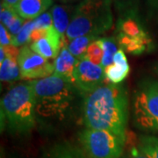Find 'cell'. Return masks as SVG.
<instances>
[{
	"label": "cell",
	"mask_w": 158,
	"mask_h": 158,
	"mask_svg": "<svg viewBox=\"0 0 158 158\" xmlns=\"http://www.w3.org/2000/svg\"><path fill=\"white\" fill-rule=\"evenodd\" d=\"M83 121L85 128L107 130L126 136L128 120V98L124 86L103 83L83 94Z\"/></svg>",
	"instance_id": "1"
},
{
	"label": "cell",
	"mask_w": 158,
	"mask_h": 158,
	"mask_svg": "<svg viewBox=\"0 0 158 158\" xmlns=\"http://www.w3.org/2000/svg\"><path fill=\"white\" fill-rule=\"evenodd\" d=\"M29 83L34 89L38 121L43 124L60 123L72 114L81 92L73 83L55 75Z\"/></svg>",
	"instance_id": "2"
},
{
	"label": "cell",
	"mask_w": 158,
	"mask_h": 158,
	"mask_svg": "<svg viewBox=\"0 0 158 158\" xmlns=\"http://www.w3.org/2000/svg\"><path fill=\"white\" fill-rule=\"evenodd\" d=\"M35 98L30 83L18 85L1 99V127L12 135H26L36 124Z\"/></svg>",
	"instance_id": "3"
},
{
	"label": "cell",
	"mask_w": 158,
	"mask_h": 158,
	"mask_svg": "<svg viewBox=\"0 0 158 158\" xmlns=\"http://www.w3.org/2000/svg\"><path fill=\"white\" fill-rule=\"evenodd\" d=\"M111 4V0H81L74 9L64 46L80 36L98 37L111 28L113 25Z\"/></svg>",
	"instance_id": "4"
},
{
	"label": "cell",
	"mask_w": 158,
	"mask_h": 158,
	"mask_svg": "<svg viewBox=\"0 0 158 158\" xmlns=\"http://www.w3.org/2000/svg\"><path fill=\"white\" fill-rule=\"evenodd\" d=\"M133 119L139 129L158 133V81L147 79L139 85L133 98Z\"/></svg>",
	"instance_id": "5"
},
{
	"label": "cell",
	"mask_w": 158,
	"mask_h": 158,
	"mask_svg": "<svg viewBox=\"0 0 158 158\" xmlns=\"http://www.w3.org/2000/svg\"><path fill=\"white\" fill-rule=\"evenodd\" d=\"M79 141L87 158H121L126 136L107 130L85 128L79 135Z\"/></svg>",
	"instance_id": "6"
},
{
	"label": "cell",
	"mask_w": 158,
	"mask_h": 158,
	"mask_svg": "<svg viewBox=\"0 0 158 158\" xmlns=\"http://www.w3.org/2000/svg\"><path fill=\"white\" fill-rule=\"evenodd\" d=\"M18 64L20 78L38 80L50 77L54 73V65L48 59L34 52L28 45L19 49Z\"/></svg>",
	"instance_id": "7"
},
{
	"label": "cell",
	"mask_w": 158,
	"mask_h": 158,
	"mask_svg": "<svg viewBox=\"0 0 158 158\" xmlns=\"http://www.w3.org/2000/svg\"><path fill=\"white\" fill-rule=\"evenodd\" d=\"M106 79L105 69L87 59H80L74 71V85L83 94L98 88Z\"/></svg>",
	"instance_id": "8"
},
{
	"label": "cell",
	"mask_w": 158,
	"mask_h": 158,
	"mask_svg": "<svg viewBox=\"0 0 158 158\" xmlns=\"http://www.w3.org/2000/svg\"><path fill=\"white\" fill-rule=\"evenodd\" d=\"M31 48L46 59H56L62 47V39L54 26L47 30V34L31 43Z\"/></svg>",
	"instance_id": "9"
},
{
	"label": "cell",
	"mask_w": 158,
	"mask_h": 158,
	"mask_svg": "<svg viewBox=\"0 0 158 158\" xmlns=\"http://www.w3.org/2000/svg\"><path fill=\"white\" fill-rule=\"evenodd\" d=\"M78 59L69 52L66 46H62V49L55 59L53 75L74 84V71L77 64Z\"/></svg>",
	"instance_id": "10"
},
{
	"label": "cell",
	"mask_w": 158,
	"mask_h": 158,
	"mask_svg": "<svg viewBox=\"0 0 158 158\" xmlns=\"http://www.w3.org/2000/svg\"><path fill=\"white\" fill-rule=\"evenodd\" d=\"M130 72V66L125 52L118 49L113 58V63L105 69L106 79L114 85L123 82Z\"/></svg>",
	"instance_id": "11"
},
{
	"label": "cell",
	"mask_w": 158,
	"mask_h": 158,
	"mask_svg": "<svg viewBox=\"0 0 158 158\" xmlns=\"http://www.w3.org/2000/svg\"><path fill=\"white\" fill-rule=\"evenodd\" d=\"M118 34H123L132 38L150 39L147 32L142 27L137 19V13L128 14L119 17L117 24Z\"/></svg>",
	"instance_id": "12"
},
{
	"label": "cell",
	"mask_w": 158,
	"mask_h": 158,
	"mask_svg": "<svg viewBox=\"0 0 158 158\" xmlns=\"http://www.w3.org/2000/svg\"><path fill=\"white\" fill-rule=\"evenodd\" d=\"M52 4L53 0H19L15 9L22 19L32 20L46 12Z\"/></svg>",
	"instance_id": "13"
},
{
	"label": "cell",
	"mask_w": 158,
	"mask_h": 158,
	"mask_svg": "<svg viewBox=\"0 0 158 158\" xmlns=\"http://www.w3.org/2000/svg\"><path fill=\"white\" fill-rule=\"evenodd\" d=\"M51 15L53 19V26L61 35L62 39V46H64L65 35L71 21L69 8L67 6L56 5L51 9Z\"/></svg>",
	"instance_id": "14"
},
{
	"label": "cell",
	"mask_w": 158,
	"mask_h": 158,
	"mask_svg": "<svg viewBox=\"0 0 158 158\" xmlns=\"http://www.w3.org/2000/svg\"><path fill=\"white\" fill-rule=\"evenodd\" d=\"M117 42L120 49L133 55H141L151 46V39L132 38L120 34H118Z\"/></svg>",
	"instance_id": "15"
},
{
	"label": "cell",
	"mask_w": 158,
	"mask_h": 158,
	"mask_svg": "<svg viewBox=\"0 0 158 158\" xmlns=\"http://www.w3.org/2000/svg\"><path fill=\"white\" fill-rule=\"evenodd\" d=\"M0 78L1 82H13L20 78L18 59L6 56L3 62H0Z\"/></svg>",
	"instance_id": "16"
},
{
	"label": "cell",
	"mask_w": 158,
	"mask_h": 158,
	"mask_svg": "<svg viewBox=\"0 0 158 158\" xmlns=\"http://www.w3.org/2000/svg\"><path fill=\"white\" fill-rule=\"evenodd\" d=\"M98 37L94 35H84L77 37L75 39L71 40L66 44L69 52L78 60L83 59L85 57L86 50L90 43H92L94 40H96Z\"/></svg>",
	"instance_id": "17"
},
{
	"label": "cell",
	"mask_w": 158,
	"mask_h": 158,
	"mask_svg": "<svg viewBox=\"0 0 158 158\" xmlns=\"http://www.w3.org/2000/svg\"><path fill=\"white\" fill-rule=\"evenodd\" d=\"M48 158H86L84 151L69 143L59 144L53 148Z\"/></svg>",
	"instance_id": "18"
},
{
	"label": "cell",
	"mask_w": 158,
	"mask_h": 158,
	"mask_svg": "<svg viewBox=\"0 0 158 158\" xmlns=\"http://www.w3.org/2000/svg\"><path fill=\"white\" fill-rule=\"evenodd\" d=\"M103 48V60H102V67L106 69L113 63V58L117 51L119 49L118 48V42L116 39L109 37V38H101L99 39Z\"/></svg>",
	"instance_id": "19"
},
{
	"label": "cell",
	"mask_w": 158,
	"mask_h": 158,
	"mask_svg": "<svg viewBox=\"0 0 158 158\" xmlns=\"http://www.w3.org/2000/svg\"><path fill=\"white\" fill-rule=\"evenodd\" d=\"M138 148L147 157L158 158V136H140Z\"/></svg>",
	"instance_id": "20"
},
{
	"label": "cell",
	"mask_w": 158,
	"mask_h": 158,
	"mask_svg": "<svg viewBox=\"0 0 158 158\" xmlns=\"http://www.w3.org/2000/svg\"><path fill=\"white\" fill-rule=\"evenodd\" d=\"M83 59H87L90 62L95 63L97 65H101L103 60V48L99 39L94 40L88 47L85 57Z\"/></svg>",
	"instance_id": "21"
},
{
	"label": "cell",
	"mask_w": 158,
	"mask_h": 158,
	"mask_svg": "<svg viewBox=\"0 0 158 158\" xmlns=\"http://www.w3.org/2000/svg\"><path fill=\"white\" fill-rule=\"evenodd\" d=\"M34 30V20H29L24 24L23 27L19 31V33L12 37V45L15 47L19 46H25L27 43L30 42L31 34Z\"/></svg>",
	"instance_id": "22"
},
{
	"label": "cell",
	"mask_w": 158,
	"mask_h": 158,
	"mask_svg": "<svg viewBox=\"0 0 158 158\" xmlns=\"http://www.w3.org/2000/svg\"><path fill=\"white\" fill-rule=\"evenodd\" d=\"M118 12L119 17L137 13V6L139 0H111Z\"/></svg>",
	"instance_id": "23"
},
{
	"label": "cell",
	"mask_w": 158,
	"mask_h": 158,
	"mask_svg": "<svg viewBox=\"0 0 158 158\" xmlns=\"http://www.w3.org/2000/svg\"><path fill=\"white\" fill-rule=\"evenodd\" d=\"M19 16L15 8L6 6L1 4V9H0V19H1V24L4 25L6 28L10 27L11 23L14 21V19Z\"/></svg>",
	"instance_id": "24"
},
{
	"label": "cell",
	"mask_w": 158,
	"mask_h": 158,
	"mask_svg": "<svg viewBox=\"0 0 158 158\" xmlns=\"http://www.w3.org/2000/svg\"><path fill=\"white\" fill-rule=\"evenodd\" d=\"M34 29H48L53 27V19L51 12L46 11L34 19Z\"/></svg>",
	"instance_id": "25"
},
{
	"label": "cell",
	"mask_w": 158,
	"mask_h": 158,
	"mask_svg": "<svg viewBox=\"0 0 158 158\" xmlns=\"http://www.w3.org/2000/svg\"><path fill=\"white\" fill-rule=\"evenodd\" d=\"M24 20H25V19H22L20 16H18V17L14 19V21L10 25V27L7 28L8 32L10 33V34H11L12 37L16 36V35L19 33V31H20L21 28L23 27L24 24L26 23Z\"/></svg>",
	"instance_id": "26"
},
{
	"label": "cell",
	"mask_w": 158,
	"mask_h": 158,
	"mask_svg": "<svg viewBox=\"0 0 158 158\" xmlns=\"http://www.w3.org/2000/svg\"><path fill=\"white\" fill-rule=\"evenodd\" d=\"M0 43L2 47L12 45V36L4 25H0Z\"/></svg>",
	"instance_id": "27"
},
{
	"label": "cell",
	"mask_w": 158,
	"mask_h": 158,
	"mask_svg": "<svg viewBox=\"0 0 158 158\" xmlns=\"http://www.w3.org/2000/svg\"><path fill=\"white\" fill-rule=\"evenodd\" d=\"M121 158H148L144 154H142V153L139 150V148H133L130 151L127 153L126 155H125L124 156H122Z\"/></svg>",
	"instance_id": "28"
},
{
	"label": "cell",
	"mask_w": 158,
	"mask_h": 158,
	"mask_svg": "<svg viewBox=\"0 0 158 158\" xmlns=\"http://www.w3.org/2000/svg\"><path fill=\"white\" fill-rule=\"evenodd\" d=\"M19 1V0H2L1 4H3V5H5L6 6H9V7L16 8Z\"/></svg>",
	"instance_id": "29"
},
{
	"label": "cell",
	"mask_w": 158,
	"mask_h": 158,
	"mask_svg": "<svg viewBox=\"0 0 158 158\" xmlns=\"http://www.w3.org/2000/svg\"><path fill=\"white\" fill-rule=\"evenodd\" d=\"M60 1L62 2V3L67 4V3H74V2H77V1H78V0H60Z\"/></svg>",
	"instance_id": "30"
},
{
	"label": "cell",
	"mask_w": 158,
	"mask_h": 158,
	"mask_svg": "<svg viewBox=\"0 0 158 158\" xmlns=\"http://www.w3.org/2000/svg\"><path fill=\"white\" fill-rule=\"evenodd\" d=\"M8 158H19L18 156H10Z\"/></svg>",
	"instance_id": "31"
},
{
	"label": "cell",
	"mask_w": 158,
	"mask_h": 158,
	"mask_svg": "<svg viewBox=\"0 0 158 158\" xmlns=\"http://www.w3.org/2000/svg\"><path fill=\"white\" fill-rule=\"evenodd\" d=\"M156 73H157L158 75V65H157V67H156Z\"/></svg>",
	"instance_id": "32"
}]
</instances>
